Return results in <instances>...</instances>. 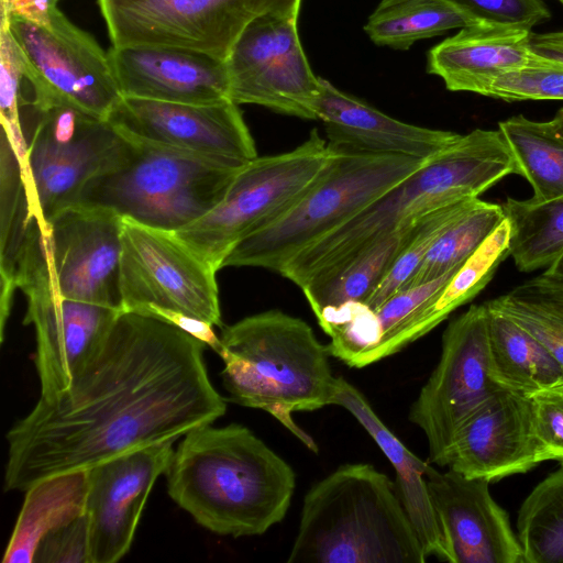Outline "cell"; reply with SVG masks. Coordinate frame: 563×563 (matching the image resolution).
<instances>
[{"mask_svg":"<svg viewBox=\"0 0 563 563\" xmlns=\"http://www.w3.org/2000/svg\"><path fill=\"white\" fill-rule=\"evenodd\" d=\"M205 347L168 322L121 311L70 385L38 398L8 431L4 489L25 492L213 423L227 404L209 378Z\"/></svg>","mask_w":563,"mask_h":563,"instance_id":"1","label":"cell"},{"mask_svg":"<svg viewBox=\"0 0 563 563\" xmlns=\"http://www.w3.org/2000/svg\"><path fill=\"white\" fill-rule=\"evenodd\" d=\"M169 497L220 536L253 537L280 522L296 487L292 467L249 428H194L164 472Z\"/></svg>","mask_w":563,"mask_h":563,"instance_id":"2","label":"cell"},{"mask_svg":"<svg viewBox=\"0 0 563 563\" xmlns=\"http://www.w3.org/2000/svg\"><path fill=\"white\" fill-rule=\"evenodd\" d=\"M510 174H517V165L501 132L475 129L301 250L278 274L302 288L400 225L443 206L477 198Z\"/></svg>","mask_w":563,"mask_h":563,"instance_id":"3","label":"cell"},{"mask_svg":"<svg viewBox=\"0 0 563 563\" xmlns=\"http://www.w3.org/2000/svg\"><path fill=\"white\" fill-rule=\"evenodd\" d=\"M217 353L224 364L221 377L230 401L268 412L318 452L291 415L332 405L338 377L328 345L306 321L280 310L245 317L222 328Z\"/></svg>","mask_w":563,"mask_h":563,"instance_id":"4","label":"cell"},{"mask_svg":"<svg viewBox=\"0 0 563 563\" xmlns=\"http://www.w3.org/2000/svg\"><path fill=\"white\" fill-rule=\"evenodd\" d=\"M394 482L345 464L306 494L288 563H424Z\"/></svg>","mask_w":563,"mask_h":563,"instance_id":"5","label":"cell"},{"mask_svg":"<svg viewBox=\"0 0 563 563\" xmlns=\"http://www.w3.org/2000/svg\"><path fill=\"white\" fill-rule=\"evenodd\" d=\"M129 141L124 158L91 178L71 206L107 209L143 225L176 232L211 210L241 168Z\"/></svg>","mask_w":563,"mask_h":563,"instance_id":"6","label":"cell"},{"mask_svg":"<svg viewBox=\"0 0 563 563\" xmlns=\"http://www.w3.org/2000/svg\"><path fill=\"white\" fill-rule=\"evenodd\" d=\"M331 147V161L318 181L280 219L239 242L222 268L251 266L279 273L301 250L353 218L427 161Z\"/></svg>","mask_w":563,"mask_h":563,"instance_id":"7","label":"cell"},{"mask_svg":"<svg viewBox=\"0 0 563 563\" xmlns=\"http://www.w3.org/2000/svg\"><path fill=\"white\" fill-rule=\"evenodd\" d=\"M332 154L313 129L291 151L257 156L239 169L211 210L175 235L218 272L239 242L280 219L302 198L325 172Z\"/></svg>","mask_w":563,"mask_h":563,"instance_id":"8","label":"cell"},{"mask_svg":"<svg viewBox=\"0 0 563 563\" xmlns=\"http://www.w3.org/2000/svg\"><path fill=\"white\" fill-rule=\"evenodd\" d=\"M122 222L107 209L70 206L44 228L34 223L15 257L8 296L21 279L36 277L63 298L122 311Z\"/></svg>","mask_w":563,"mask_h":563,"instance_id":"9","label":"cell"},{"mask_svg":"<svg viewBox=\"0 0 563 563\" xmlns=\"http://www.w3.org/2000/svg\"><path fill=\"white\" fill-rule=\"evenodd\" d=\"M29 142L26 163L20 166L30 219L46 227L70 207L93 177L117 166L130 141L107 120L67 107L22 109Z\"/></svg>","mask_w":563,"mask_h":563,"instance_id":"10","label":"cell"},{"mask_svg":"<svg viewBox=\"0 0 563 563\" xmlns=\"http://www.w3.org/2000/svg\"><path fill=\"white\" fill-rule=\"evenodd\" d=\"M14 41L37 110L73 108L107 120L121 100L108 52L53 5L43 23L1 18Z\"/></svg>","mask_w":563,"mask_h":563,"instance_id":"11","label":"cell"},{"mask_svg":"<svg viewBox=\"0 0 563 563\" xmlns=\"http://www.w3.org/2000/svg\"><path fill=\"white\" fill-rule=\"evenodd\" d=\"M302 0H98L113 46L166 45L227 59L266 13L299 14Z\"/></svg>","mask_w":563,"mask_h":563,"instance_id":"12","label":"cell"},{"mask_svg":"<svg viewBox=\"0 0 563 563\" xmlns=\"http://www.w3.org/2000/svg\"><path fill=\"white\" fill-rule=\"evenodd\" d=\"M487 320L484 302L448 324L439 362L409 409L410 422L427 438L429 463L446 466L462 426L503 388L489 373Z\"/></svg>","mask_w":563,"mask_h":563,"instance_id":"13","label":"cell"},{"mask_svg":"<svg viewBox=\"0 0 563 563\" xmlns=\"http://www.w3.org/2000/svg\"><path fill=\"white\" fill-rule=\"evenodd\" d=\"M122 311L168 309L222 327L216 273L174 232L123 218Z\"/></svg>","mask_w":563,"mask_h":563,"instance_id":"14","label":"cell"},{"mask_svg":"<svg viewBox=\"0 0 563 563\" xmlns=\"http://www.w3.org/2000/svg\"><path fill=\"white\" fill-rule=\"evenodd\" d=\"M297 21L298 14L266 13L242 31L225 59L231 101L317 120L321 78L309 65Z\"/></svg>","mask_w":563,"mask_h":563,"instance_id":"15","label":"cell"},{"mask_svg":"<svg viewBox=\"0 0 563 563\" xmlns=\"http://www.w3.org/2000/svg\"><path fill=\"white\" fill-rule=\"evenodd\" d=\"M108 122L124 137L242 167L257 157L239 104H194L122 97Z\"/></svg>","mask_w":563,"mask_h":563,"instance_id":"16","label":"cell"},{"mask_svg":"<svg viewBox=\"0 0 563 563\" xmlns=\"http://www.w3.org/2000/svg\"><path fill=\"white\" fill-rule=\"evenodd\" d=\"M26 297L23 323L33 325L40 398L65 390L101 349L121 310L63 298L36 277L16 286Z\"/></svg>","mask_w":563,"mask_h":563,"instance_id":"17","label":"cell"},{"mask_svg":"<svg viewBox=\"0 0 563 563\" xmlns=\"http://www.w3.org/2000/svg\"><path fill=\"white\" fill-rule=\"evenodd\" d=\"M173 451V441L158 443L87 470L91 563H114L129 552L146 499Z\"/></svg>","mask_w":563,"mask_h":563,"instance_id":"18","label":"cell"},{"mask_svg":"<svg viewBox=\"0 0 563 563\" xmlns=\"http://www.w3.org/2000/svg\"><path fill=\"white\" fill-rule=\"evenodd\" d=\"M428 490L437 512L449 563H525L509 517L493 498L489 482L429 465Z\"/></svg>","mask_w":563,"mask_h":563,"instance_id":"19","label":"cell"},{"mask_svg":"<svg viewBox=\"0 0 563 563\" xmlns=\"http://www.w3.org/2000/svg\"><path fill=\"white\" fill-rule=\"evenodd\" d=\"M110 64L122 97L208 104L230 99L227 62L166 45L113 46Z\"/></svg>","mask_w":563,"mask_h":563,"instance_id":"20","label":"cell"},{"mask_svg":"<svg viewBox=\"0 0 563 563\" xmlns=\"http://www.w3.org/2000/svg\"><path fill=\"white\" fill-rule=\"evenodd\" d=\"M538 464L530 397L501 388L462 426L446 467L492 483Z\"/></svg>","mask_w":563,"mask_h":563,"instance_id":"21","label":"cell"},{"mask_svg":"<svg viewBox=\"0 0 563 563\" xmlns=\"http://www.w3.org/2000/svg\"><path fill=\"white\" fill-rule=\"evenodd\" d=\"M316 114L331 146L361 153L428 159L461 136L452 131L399 121L323 78Z\"/></svg>","mask_w":563,"mask_h":563,"instance_id":"22","label":"cell"},{"mask_svg":"<svg viewBox=\"0 0 563 563\" xmlns=\"http://www.w3.org/2000/svg\"><path fill=\"white\" fill-rule=\"evenodd\" d=\"M531 33L498 24L468 25L428 52L427 71L440 77L450 91L486 97L494 80L522 67L532 57Z\"/></svg>","mask_w":563,"mask_h":563,"instance_id":"23","label":"cell"},{"mask_svg":"<svg viewBox=\"0 0 563 563\" xmlns=\"http://www.w3.org/2000/svg\"><path fill=\"white\" fill-rule=\"evenodd\" d=\"M332 405L341 406L350 411L380 448L395 468V485L398 496L426 556H437L446 562L442 529L426 481V472L430 463L416 456L385 426L364 395L343 377H338Z\"/></svg>","mask_w":563,"mask_h":563,"instance_id":"24","label":"cell"},{"mask_svg":"<svg viewBox=\"0 0 563 563\" xmlns=\"http://www.w3.org/2000/svg\"><path fill=\"white\" fill-rule=\"evenodd\" d=\"M87 488V470L54 475L29 487L2 562L33 563L48 533L86 512Z\"/></svg>","mask_w":563,"mask_h":563,"instance_id":"25","label":"cell"},{"mask_svg":"<svg viewBox=\"0 0 563 563\" xmlns=\"http://www.w3.org/2000/svg\"><path fill=\"white\" fill-rule=\"evenodd\" d=\"M420 219L400 225L307 283L301 290L316 317L345 303H364L409 242Z\"/></svg>","mask_w":563,"mask_h":563,"instance_id":"26","label":"cell"},{"mask_svg":"<svg viewBox=\"0 0 563 563\" xmlns=\"http://www.w3.org/2000/svg\"><path fill=\"white\" fill-rule=\"evenodd\" d=\"M488 311L489 373L500 387L530 396L563 386V371L548 350L505 312Z\"/></svg>","mask_w":563,"mask_h":563,"instance_id":"27","label":"cell"},{"mask_svg":"<svg viewBox=\"0 0 563 563\" xmlns=\"http://www.w3.org/2000/svg\"><path fill=\"white\" fill-rule=\"evenodd\" d=\"M477 24L445 0H380L364 31L373 43L408 49L417 41Z\"/></svg>","mask_w":563,"mask_h":563,"instance_id":"28","label":"cell"},{"mask_svg":"<svg viewBox=\"0 0 563 563\" xmlns=\"http://www.w3.org/2000/svg\"><path fill=\"white\" fill-rule=\"evenodd\" d=\"M517 165L533 189L532 199L547 201L563 196V137L551 121L540 122L522 114L498 123Z\"/></svg>","mask_w":563,"mask_h":563,"instance_id":"29","label":"cell"},{"mask_svg":"<svg viewBox=\"0 0 563 563\" xmlns=\"http://www.w3.org/2000/svg\"><path fill=\"white\" fill-rule=\"evenodd\" d=\"M508 252L520 272L550 266L563 252V196L536 201L507 198Z\"/></svg>","mask_w":563,"mask_h":563,"instance_id":"30","label":"cell"},{"mask_svg":"<svg viewBox=\"0 0 563 563\" xmlns=\"http://www.w3.org/2000/svg\"><path fill=\"white\" fill-rule=\"evenodd\" d=\"M516 528L525 563L563 562V464L525 498Z\"/></svg>","mask_w":563,"mask_h":563,"instance_id":"31","label":"cell"},{"mask_svg":"<svg viewBox=\"0 0 563 563\" xmlns=\"http://www.w3.org/2000/svg\"><path fill=\"white\" fill-rule=\"evenodd\" d=\"M504 220L500 205L475 198L435 239L405 288L434 280L462 265Z\"/></svg>","mask_w":563,"mask_h":563,"instance_id":"32","label":"cell"},{"mask_svg":"<svg viewBox=\"0 0 563 563\" xmlns=\"http://www.w3.org/2000/svg\"><path fill=\"white\" fill-rule=\"evenodd\" d=\"M509 225L505 220L460 266L427 308L423 324L429 333L455 309L474 298L509 256Z\"/></svg>","mask_w":563,"mask_h":563,"instance_id":"33","label":"cell"},{"mask_svg":"<svg viewBox=\"0 0 563 563\" xmlns=\"http://www.w3.org/2000/svg\"><path fill=\"white\" fill-rule=\"evenodd\" d=\"M474 199L446 205L424 214L419 220L409 242L364 305L369 309H375L390 296L404 289L411 280L435 239Z\"/></svg>","mask_w":563,"mask_h":563,"instance_id":"34","label":"cell"},{"mask_svg":"<svg viewBox=\"0 0 563 563\" xmlns=\"http://www.w3.org/2000/svg\"><path fill=\"white\" fill-rule=\"evenodd\" d=\"M0 120L1 135L7 139L21 164L26 162L29 142L25 135L22 107L25 102V75L14 41L5 24L0 31Z\"/></svg>","mask_w":563,"mask_h":563,"instance_id":"35","label":"cell"},{"mask_svg":"<svg viewBox=\"0 0 563 563\" xmlns=\"http://www.w3.org/2000/svg\"><path fill=\"white\" fill-rule=\"evenodd\" d=\"M486 97L508 102L563 100V63L533 54L522 67L494 80Z\"/></svg>","mask_w":563,"mask_h":563,"instance_id":"36","label":"cell"},{"mask_svg":"<svg viewBox=\"0 0 563 563\" xmlns=\"http://www.w3.org/2000/svg\"><path fill=\"white\" fill-rule=\"evenodd\" d=\"M529 397L539 463L563 464V386L542 389Z\"/></svg>","mask_w":563,"mask_h":563,"instance_id":"37","label":"cell"},{"mask_svg":"<svg viewBox=\"0 0 563 563\" xmlns=\"http://www.w3.org/2000/svg\"><path fill=\"white\" fill-rule=\"evenodd\" d=\"M477 23L507 25L531 30L550 20L542 0H445Z\"/></svg>","mask_w":563,"mask_h":563,"instance_id":"38","label":"cell"},{"mask_svg":"<svg viewBox=\"0 0 563 563\" xmlns=\"http://www.w3.org/2000/svg\"><path fill=\"white\" fill-rule=\"evenodd\" d=\"M533 335L563 371V322L549 312L514 298L508 292L487 301Z\"/></svg>","mask_w":563,"mask_h":563,"instance_id":"39","label":"cell"},{"mask_svg":"<svg viewBox=\"0 0 563 563\" xmlns=\"http://www.w3.org/2000/svg\"><path fill=\"white\" fill-rule=\"evenodd\" d=\"M33 562L91 563L87 514L48 533L38 544Z\"/></svg>","mask_w":563,"mask_h":563,"instance_id":"40","label":"cell"},{"mask_svg":"<svg viewBox=\"0 0 563 563\" xmlns=\"http://www.w3.org/2000/svg\"><path fill=\"white\" fill-rule=\"evenodd\" d=\"M508 294L549 312L563 322V279L543 273L515 287Z\"/></svg>","mask_w":563,"mask_h":563,"instance_id":"41","label":"cell"},{"mask_svg":"<svg viewBox=\"0 0 563 563\" xmlns=\"http://www.w3.org/2000/svg\"><path fill=\"white\" fill-rule=\"evenodd\" d=\"M139 313L161 319L177 327L178 329L185 331L186 333L211 347L216 353L220 349V336L216 334L213 330L214 325L205 320L185 314L183 312L158 308H148Z\"/></svg>","mask_w":563,"mask_h":563,"instance_id":"42","label":"cell"},{"mask_svg":"<svg viewBox=\"0 0 563 563\" xmlns=\"http://www.w3.org/2000/svg\"><path fill=\"white\" fill-rule=\"evenodd\" d=\"M55 4L57 3L52 0H1V18L16 15L43 23L48 19Z\"/></svg>","mask_w":563,"mask_h":563,"instance_id":"43","label":"cell"},{"mask_svg":"<svg viewBox=\"0 0 563 563\" xmlns=\"http://www.w3.org/2000/svg\"><path fill=\"white\" fill-rule=\"evenodd\" d=\"M529 48L532 54L563 63V30L548 33H531Z\"/></svg>","mask_w":563,"mask_h":563,"instance_id":"44","label":"cell"},{"mask_svg":"<svg viewBox=\"0 0 563 563\" xmlns=\"http://www.w3.org/2000/svg\"><path fill=\"white\" fill-rule=\"evenodd\" d=\"M544 274L563 279V252L550 266H548Z\"/></svg>","mask_w":563,"mask_h":563,"instance_id":"45","label":"cell"},{"mask_svg":"<svg viewBox=\"0 0 563 563\" xmlns=\"http://www.w3.org/2000/svg\"><path fill=\"white\" fill-rule=\"evenodd\" d=\"M555 131L563 137V108H561L551 120Z\"/></svg>","mask_w":563,"mask_h":563,"instance_id":"46","label":"cell"},{"mask_svg":"<svg viewBox=\"0 0 563 563\" xmlns=\"http://www.w3.org/2000/svg\"><path fill=\"white\" fill-rule=\"evenodd\" d=\"M556 1L560 2L563 5V0H556Z\"/></svg>","mask_w":563,"mask_h":563,"instance_id":"47","label":"cell"},{"mask_svg":"<svg viewBox=\"0 0 563 563\" xmlns=\"http://www.w3.org/2000/svg\"><path fill=\"white\" fill-rule=\"evenodd\" d=\"M52 1H53V2H55V3H57V2H58V0H52Z\"/></svg>","mask_w":563,"mask_h":563,"instance_id":"48","label":"cell"}]
</instances>
